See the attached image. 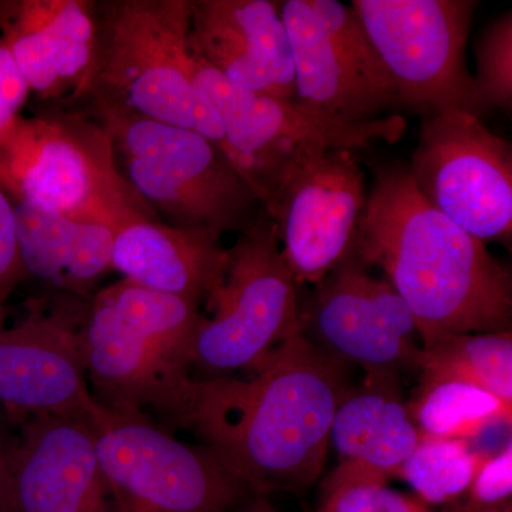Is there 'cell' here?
Returning a JSON list of instances; mask_svg holds the SVG:
<instances>
[{"mask_svg":"<svg viewBox=\"0 0 512 512\" xmlns=\"http://www.w3.org/2000/svg\"><path fill=\"white\" fill-rule=\"evenodd\" d=\"M345 367L302 329L244 375L192 377L170 424L191 431L255 495L301 494L325 468Z\"/></svg>","mask_w":512,"mask_h":512,"instance_id":"cell-1","label":"cell"},{"mask_svg":"<svg viewBox=\"0 0 512 512\" xmlns=\"http://www.w3.org/2000/svg\"><path fill=\"white\" fill-rule=\"evenodd\" d=\"M353 254L383 269L409 306L421 342L510 329L511 272L417 191L407 165L376 173Z\"/></svg>","mask_w":512,"mask_h":512,"instance_id":"cell-2","label":"cell"},{"mask_svg":"<svg viewBox=\"0 0 512 512\" xmlns=\"http://www.w3.org/2000/svg\"><path fill=\"white\" fill-rule=\"evenodd\" d=\"M93 12L92 62L70 103L104 101L187 128L232 161L220 117L195 79L191 0H101Z\"/></svg>","mask_w":512,"mask_h":512,"instance_id":"cell-3","label":"cell"},{"mask_svg":"<svg viewBox=\"0 0 512 512\" xmlns=\"http://www.w3.org/2000/svg\"><path fill=\"white\" fill-rule=\"evenodd\" d=\"M201 305L123 278L89 301L83 339L94 397L121 412L153 410L170 423L192 376Z\"/></svg>","mask_w":512,"mask_h":512,"instance_id":"cell-4","label":"cell"},{"mask_svg":"<svg viewBox=\"0 0 512 512\" xmlns=\"http://www.w3.org/2000/svg\"><path fill=\"white\" fill-rule=\"evenodd\" d=\"M86 103L109 133L121 173L160 220L218 238L256 220L262 205L255 191L207 137L116 104Z\"/></svg>","mask_w":512,"mask_h":512,"instance_id":"cell-5","label":"cell"},{"mask_svg":"<svg viewBox=\"0 0 512 512\" xmlns=\"http://www.w3.org/2000/svg\"><path fill=\"white\" fill-rule=\"evenodd\" d=\"M0 188L13 201L114 232L130 222L160 220L121 173L109 133L80 111L19 116L0 140Z\"/></svg>","mask_w":512,"mask_h":512,"instance_id":"cell-6","label":"cell"},{"mask_svg":"<svg viewBox=\"0 0 512 512\" xmlns=\"http://www.w3.org/2000/svg\"><path fill=\"white\" fill-rule=\"evenodd\" d=\"M116 512H234L255 494L202 446L148 414L99 404L89 417Z\"/></svg>","mask_w":512,"mask_h":512,"instance_id":"cell-7","label":"cell"},{"mask_svg":"<svg viewBox=\"0 0 512 512\" xmlns=\"http://www.w3.org/2000/svg\"><path fill=\"white\" fill-rule=\"evenodd\" d=\"M195 59V79L220 117L232 163L262 208L286 175L306 158L330 150H363L375 141L394 144L406 133L399 114L346 123L302 103L251 92Z\"/></svg>","mask_w":512,"mask_h":512,"instance_id":"cell-8","label":"cell"},{"mask_svg":"<svg viewBox=\"0 0 512 512\" xmlns=\"http://www.w3.org/2000/svg\"><path fill=\"white\" fill-rule=\"evenodd\" d=\"M228 256L192 349V369H201L202 379L237 375L303 329L298 285L264 210L239 232Z\"/></svg>","mask_w":512,"mask_h":512,"instance_id":"cell-9","label":"cell"},{"mask_svg":"<svg viewBox=\"0 0 512 512\" xmlns=\"http://www.w3.org/2000/svg\"><path fill=\"white\" fill-rule=\"evenodd\" d=\"M478 2L353 0L352 8L392 77L397 106L423 117L461 110L483 117L466 46Z\"/></svg>","mask_w":512,"mask_h":512,"instance_id":"cell-10","label":"cell"},{"mask_svg":"<svg viewBox=\"0 0 512 512\" xmlns=\"http://www.w3.org/2000/svg\"><path fill=\"white\" fill-rule=\"evenodd\" d=\"M421 197L478 241L510 244L512 147L480 117L447 110L423 117L407 165Z\"/></svg>","mask_w":512,"mask_h":512,"instance_id":"cell-11","label":"cell"},{"mask_svg":"<svg viewBox=\"0 0 512 512\" xmlns=\"http://www.w3.org/2000/svg\"><path fill=\"white\" fill-rule=\"evenodd\" d=\"M296 100L346 123L379 120L397 106L392 77L352 6L338 0H286Z\"/></svg>","mask_w":512,"mask_h":512,"instance_id":"cell-12","label":"cell"},{"mask_svg":"<svg viewBox=\"0 0 512 512\" xmlns=\"http://www.w3.org/2000/svg\"><path fill=\"white\" fill-rule=\"evenodd\" d=\"M87 306L84 296L57 291L30 299L15 325L0 323V404L30 416L96 412L84 355Z\"/></svg>","mask_w":512,"mask_h":512,"instance_id":"cell-13","label":"cell"},{"mask_svg":"<svg viewBox=\"0 0 512 512\" xmlns=\"http://www.w3.org/2000/svg\"><path fill=\"white\" fill-rule=\"evenodd\" d=\"M366 201L356 151H326L286 175L262 210L274 221L296 285H318L352 254Z\"/></svg>","mask_w":512,"mask_h":512,"instance_id":"cell-14","label":"cell"},{"mask_svg":"<svg viewBox=\"0 0 512 512\" xmlns=\"http://www.w3.org/2000/svg\"><path fill=\"white\" fill-rule=\"evenodd\" d=\"M301 318L302 328L312 329V342L326 355L366 373L397 375L414 367L421 349L409 306L386 279L370 275L353 252L313 286Z\"/></svg>","mask_w":512,"mask_h":512,"instance_id":"cell-15","label":"cell"},{"mask_svg":"<svg viewBox=\"0 0 512 512\" xmlns=\"http://www.w3.org/2000/svg\"><path fill=\"white\" fill-rule=\"evenodd\" d=\"M9 510L116 512L89 417L32 416L8 446Z\"/></svg>","mask_w":512,"mask_h":512,"instance_id":"cell-16","label":"cell"},{"mask_svg":"<svg viewBox=\"0 0 512 512\" xmlns=\"http://www.w3.org/2000/svg\"><path fill=\"white\" fill-rule=\"evenodd\" d=\"M192 56L251 92L296 100L281 2L191 0Z\"/></svg>","mask_w":512,"mask_h":512,"instance_id":"cell-17","label":"cell"},{"mask_svg":"<svg viewBox=\"0 0 512 512\" xmlns=\"http://www.w3.org/2000/svg\"><path fill=\"white\" fill-rule=\"evenodd\" d=\"M94 2H0L2 42L29 89L46 100H69L79 89L94 43Z\"/></svg>","mask_w":512,"mask_h":512,"instance_id":"cell-18","label":"cell"},{"mask_svg":"<svg viewBox=\"0 0 512 512\" xmlns=\"http://www.w3.org/2000/svg\"><path fill=\"white\" fill-rule=\"evenodd\" d=\"M221 239L161 220L130 222L114 232L111 269L151 291L202 305L227 271L228 248Z\"/></svg>","mask_w":512,"mask_h":512,"instance_id":"cell-19","label":"cell"},{"mask_svg":"<svg viewBox=\"0 0 512 512\" xmlns=\"http://www.w3.org/2000/svg\"><path fill=\"white\" fill-rule=\"evenodd\" d=\"M421 431L403 402L394 373H366L359 389L346 390L340 400L329 446L338 468L389 484L419 444Z\"/></svg>","mask_w":512,"mask_h":512,"instance_id":"cell-20","label":"cell"},{"mask_svg":"<svg viewBox=\"0 0 512 512\" xmlns=\"http://www.w3.org/2000/svg\"><path fill=\"white\" fill-rule=\"evenodd\" d=\"M20 258L29 276L84 296L111 268L114 231L96 222L13 201Z\"/></svg>","mask_w":512,"mask_h":512,"instance_id":"cell-21","label":"cell"},{"mask_svg":"<svg viewBox=\"0 0 512 512\" xmlns=\"http://www.w3.org/2000/svg\"><path fill=\"white\" fill-rule=\"evenodd\" d=\"M414 367L420 370L421 382L473 384L512 404L511 329L446 336L420 349Z\"/></svg>","mask_w":512,"mask_h":512,"instance_id":"cell-22","label":"cell"},{"mask_svg":"<svg viewBox=\"0 0 512 512\" xmlns=\"http://www.w3.org/2000/svg\"><path fill=\"white\" fill-rule=\"evenodd\" d=\"M410 416L421 433L470 441L493 427H511L512 404L456 380L420 382Z\"/></svg>","mask_w":512,"mask_h":512,"instance_id":"cell-23","label":"cell"},{"mask_svg":"<svg viewBox=\"0 0 512 512\" xmlns=\"http://www.w3.org/2000/svg\"><path fill=\"white\" fill-rule=\"evenodd\" d=\"M488 456L474 450L470 441L421 433L399 477L412 485L423 503L441 507L466 493Z\"/></svg>","mask_w":512,"mask_h":512,"instance_id":"cell-24","label":"cell"},{"mask_svg":"<svg viewBox=\"0 0 512 512\" xmlns=\"http://www.w3.org/2000/svg\"><path fill=\"white\" fill-rule=\"evenodd\" d=\"M474 86L481 111L512 109V13L494 20L476 45Z\"/></svg>","mask_w":512,"mask_h":512,"instance_id":"cell-25","label":"cell"},{"mask_svg":"<svg viewBox=\"0 0 512 512\" xmlns=\"http://www.w3.org/2000/svg\"><path fill=\"white\" fill-rule=\"evenodd\" d=\"M315 512H431V507L387 483L336 468L323 483L322 500Z\"/></svg>","mask_w":512,"mask_h":512,"instance_id":"cell-26","label":"cell"},{"mask_svg":"<svg viewBox=\"0 0 512 512\" xmlns=\"http://www.w3.org/2000/svg\"><path fill=\"white\" fill-rule=\"evenodd\" d=\"M437 512H512L511 440L497 456L487 457L466 493Z\"/></svg>","mask_w":512,"mask_h":512,"instance_id":"cell-27","label":"cell"},{"mask_svg":"<svg viewBox=\"0 0 512 512\" xmlns=\"http://www.w3.org/2000/svg\"><path fill=\"white\" fill-rule=\"evenodd\" d=\"M29 278L16 239L12 198L0 188V323L6 322V305L20 282Z\"/></svg>","mask_w":512,"mask_h":512,"instance_id":"cell-28","label":"cell"},{"mask_svg":"<svg viewBox=\"0 0 512 512\" xmlns=\"http://www.w3.org/2000/svg\"><path fill=\"white\" fill-rule=\"evenodd\" d=\"M29 93L25 77L16 66L8 46L0 40V140L18 120Z\"/></svg>","mask_w":512,"mask_h":512,"instance_id":"cell-29","label":"cell"},{"mask_svg":"<svg viewBox=\"0 0 512 512\" xmlns=\"http://www.w3.org/2000/svg\"><path fill=\"white\" fill-rule=\"evenodd\" d=\"M0 510H9L8 446H0Z\"/></svg>","mask_w":512,"mask_h":512,"instance_id":"cell-30","label":"cell"},{"mask_svg":"<svg viewBox=\"0 0 512 512\" xmlns=\"http://www.w3.org/2000/svg\"><path fill=\"white\" fill-rule=\"evenodd\" d=\"M234 512H275V510L271 507V504L266 501L265 497L255 495V497H252L247 503L242 504L241 507Z\"/></svg>","mask_w":512,"mask_h":512,"instance_id":"cell-31","label":"cell"},{"mask_svg":"<svg viewBox=\"0 0 512 512\" xmlns=\"http://www.w3.org/2000/svg\"><path fill=\"white\" fill-rule=\"evenodd\" d=\"M0 512H13V511H8V510H0Z\"/></svg>","mask_w":512,"mask_h":512,"instance_id":"cell-32","label":"cell"}]
</instances>
